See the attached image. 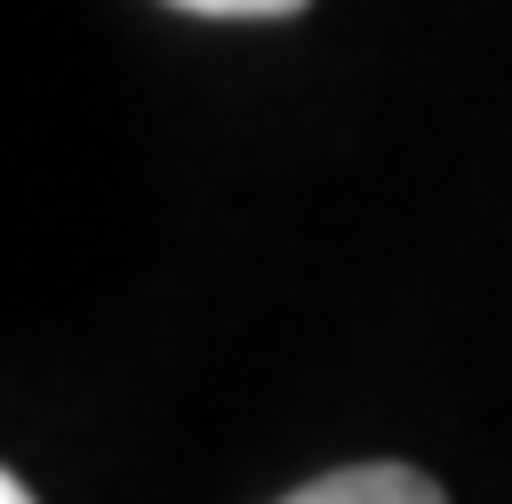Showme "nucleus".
<instances>
[{
    "mask_svg": "<svg viewBox=\"0 0 512 504\" xmlns=\"http://www.w3.org/2000/svg\"><path fill=\"white\" fill-rule=\"evenodd\" d=\"M280 504H448V496L416 464H344V472H328V480H312Z\"/></svg>",
    "mask_w": 512,
    "mask_h": 504,
    "instance_id": "f257e3e1",
    "label": "nucleus"
},
{
    "mask_svg": "<svg viewBox=\"0 0 512 504\" xmlns=\"http://www.w3.org/2000/svg\"><path fill=\"white\" fill-rule=\"evenodd\" d=\"M168 8H192V16H296L304 0H168Z\"/></svg>",
    "mask_w": 512,
    "mask_h": 504,
    "instance_id": "f03ea898",
    "label": "nucleus"
},
{
    "mask_svg": "<svg viewBox=\"0 0 512 504\" xmlns=\"http://www.w3.org/2000/svg\"><path fill=\"white\" fill-rule=\"evenodd\" d=\"M0 504H32V488H24L16 472H8V480H0Z\"/></svg>",
    "mask_w": 512,
    "mask_h": 504,
    "instance_id": "7ed1b4c3",
    "label": "nucleus"
}]
</instances>
